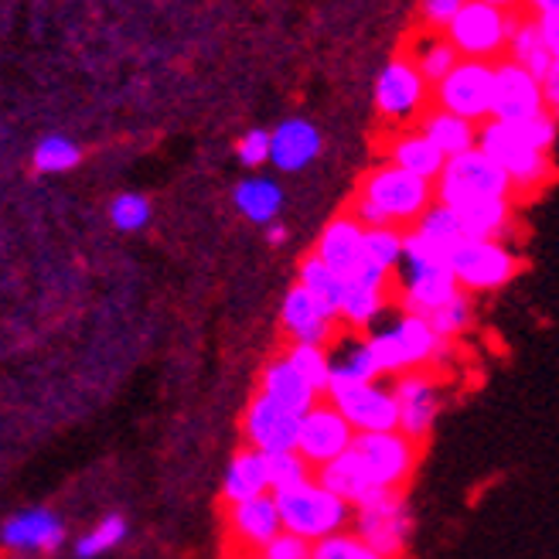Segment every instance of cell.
Wrapping results in <instances>:
<instances>
[{"label":"cell","instance_id":"obj_1","mask_svg":"<svg viewBox=\"0 0 559 559\" xmlns=\"http://www.w3.org/2000/svg\"><path fill=\"white\" fill-rule=\"evenodd\" d=\"M433 185L419 181L400 167L379 160L358 181L352 205L345 209L361 229H403L409 233L419 215L433 205Z\"/></svg>","mask_w":559,"mask_h":559},{"label":"cell","instance_id":"obj_2","mask_svg":"<svg viewBox=\"0 0 559 559\" xmlns=\"http://www.w3.org/2000/svg\"><path fill=\"white\" fill-rule=\"evenodd\" d=\"M366 342L376 358L379 379H385V382H393L406 372L433 369L437 361H443L447 348H451L447 342L437 338L427 318L406 314L396 304L389 307V314L372 331H366Z\"/></svg>","mask_w":559,"mask_h":559},{"label":"cell","instance_id":"obj_3","mask_svg":"<svg viewBox=\"0 0 559 559\" xmlns=\"http://www.w3.org/2000/svg\"><path fill=\"white\" fill-rule=\"evenodd\" d=\"M461 290L454 284V273L447 257L433 253L430 246H424L416 236L406 233L403 260L393 273V304L406 314L430 318L437 307L447 300H454Z\"/></svg>","mask_w":559,"mask_h":559},{"label":"cell","instance_id":"obj_4","mask_svg":"<svg viewBox=\"0 0 559 559\" xmlns=\"http://www.w3.org/2000/svg\"><path fill=\"white\" fill-rule=\"evenodd\" d=\"M478 151L501 167V175L509 178L512 191H515V202H525L539 194L552 178H556V167L549 154H539L525 144V140L515 133V127L506 123H481L478 127Z\"/></svg>","mask_w":559,"mask_h":559},{"label":"cell","instance_id":"obj_5","mask_svg":"<svg viewBox=\"0 0 559 559\" xmlns=\"http://www.w3.org/2000/svg\"><path fill=\"white\" fill-rule=\"evenodd\" d=\"M515 14L519 11L495 4V0H467V4H461L457 17L447 24L443 38L451 41V48L461 59L501 62L506 59V41L512 35Z\"/></svg>","mask_w":559,"mask_h":559},{"label":"cell","instance_id":"obj_6","mask_svg":"<svg viewBox=\"0 0 559 559\" xmlns=\"http://www.w3.org/2000/svg\"><path fill=\"white\" fill-rule=\"evenodd\" d=\"M273 498H276L280 522H284V533L311 543V546L352 528V506H345L342 498H334L314 478L294 491L273 495Z\"/></svg>","mask_w":559,"mask_h":559},{"label":"cell","instance_id":"obj_7","mask_svg":"<svg viewBox=\"0 0 559 559\" xmlns=\"http://www.w3.org/2000/svg\"><path fill=\"white\" fill-rule=\"evenodd\" d=\"M433 199L443 209H461L471 202H488V199H509L515 202V191L509 178L501 175V167H495L478 147L451 157L443 164L440 178L433 181Z\"/></svg>","mask_w":559,"mask_h":559},{"label":"cell","instance_id":"obj_8","mask_svg":"<svg viewBox=\"0 0 559 559\" xmlns=\"http://www.w3.org/2000/svg\"><path fill=\"white\" fill-rule=\"evenodd\" d=\"M355 539L366 543L372 552L385 559H400L413 536V515L403 491H376L361 506L352 509V528Z\"/></svg>","mask_w":559,"mask_h":559},{"label":"cell","instance_id":"obj_9","mask_svg":"<svg viewBox=\"0 0 559 559\" xmlns=\"http://www.w3.org/2000/svg\"><path fill=\"white\" fill-rule=\"evenodd\" d=\"M451 273L461 294H495L509 287L522 273V257L509 242H491V239H464L451 257Z\"/></svg>","mask_w":559,"mask_h":559},{"label":"cell","instance_id":"obj_10","mask_svg":"<svg viewBox=\"0 0 559 559\" xmlns=\"http://www.w3.org/2000/svg\"><path fill=\"white\" fill-rule=\"evenodd\" d=\"M491 96H495V62L461 59L430 90V106L481 127L491 120Z\"/></svg>","mask_w":559,"mask_h":559},{"label":"cell","instance_id":"obj_11","mask_svg":"<svg viewBox=\"0 0 559 559\" xmlns=\"http://www.w3.org/2000/svg\"><path fill=\"white\" fill-rule=\"evenodd\" d=\"M430 109V86L427 79L416 72V66L400 51L389 59L385 69L376 79V114L389 130L416 127V120Z\"/></svg>","mask_w":559,"mask_h":559},{"label":"cell","instance_id":"obj_12","mask_svg":"<svg viewBox=\"0 0 559 559\" xmlns=\"http://www.w3.org/2000/svg\"><path fill=\"white\" fill-rule=\"evenodd\" d=\"M334 409L342 413L345 424L355 430V437L361 433H389V430H400V409H396V396H393V385L385 379L376 382H352L342 385L334 382L324 396Z\"/></svg>","mask_w":559,"mask_h":559},{"label":"cell","instance_id":"obj_13","mask_svg":"<svg viewBox=\"0 0 559 559\" xmlns=\"http://www.w3.org/2000/svg\"><path fill=\"white\" fill-rule=\"evenodd\" d=\"M352 451L361 461V467H366L376 491H403L419 464V443H413L400 430L361 433L355 437Z\"/></svg>","mask_w":559,"mask_h":559},{"label":"cell","instance_id":"obj_14","mask_svg":"<svg viewBox=\"0 0 559 559\" xmlns=\"http://www.w3.org/2000/svg\"><path fill=\"white\" fill-rule=\"evenodd\" d=\"M549 114L546 90L536 75H528L522 66L512 62H495V96H491V120L519 127Z\"/></svg>","mask_w":559,"mask_h":559},{"label":"cell","instance_id":"obj_15","mask_svg":"<svg viewBox=\"0 0 559 559\" xmlns=\"http://www.w3.org/2000/svg\"><path fill=\"white\" fill-rule=\"evenodd\" d=\"M355 430L342 419V413L334 409L328 400H318L311 409L300 416V430H297V447L294 451L311 464V471L338 461L342 454L352 451Z\"/></svg>","mask_w":559,"mask_h":559},{"label":"cell","instance_id":"obj_16","mask_svg":"<svg viewBox=\"0 0 559 559\" xmlns=\"http://www.w3.org/2000/svg\"><path fill=\"white\" fill-rule=\"evenodd\" d=\"M300 413L273 403L270 396L257 393L242 413V447L257 454H284L297 447Z\"/></svg>","mask_w":559,"mask_h":559},{"label":"cell","instance_id":"obj_17","mask_svg":"<svg viewBox=\"0 0 559 559\" xmlns=\"http://www.w3.org/2000/svg\"><path fill=\"white\" fill-rule=\"evenodd\" d=\"M389 385H393L396 409H400V433L409 437L413 443H424L440 416V382L433 369L406 372Z\"/></svg>","mask_w":559,"mask_h":559},{"label":"cell","instance_id":"obj_18","mask_svg":"<svg viewBox=\"0 0 559 559\" xmlns=\"http://www.w3.org/2000/svg\"><path fill=\"white\" fill-rule=\"evenodd\" d=\"M226 528L236 549H242V556H260L280 533H284V522H280V512H276V498L260 495V498L239 501V506H226Z\"/></svg>","mask_w":559,"mask_h":559},{"label":"cell","instance_id":"obj_19","mask_svg":"<svg viewBox=\"0 0 559 559\" xmlns=\"http://www.w3.org/2000/svg\"><path fill=\"white\" fill-rule=\"evenodd\" d=\"M311 257L348 284V280L366 266V229H361L348 212H338L321 229Z\"/></svg>","mask_w":559,"mask_h":559},{"label":"cell","instance_id":"obj_20","mask_svg":"<svg viewBox=\"0 0 559 559\" xmlns=\"http://www.w3.org/2000/svg\"><path fill=\"white\" fill-rule=\"evenodd\" d=\"M382 160L400 167V171H406L413 178H419V181H427V185H433L440 178L443 164H447L440 157V151L416 127L389 130V136L382 140Z\"/></svg>","mask_w":559,"mask_h":559},{"label":"cell","instance_id":"obj_21","mask_svg":"<svg viewBox=\"0 0 559 559\" xmlns=\"http://www.w3.org/2000/svg\"><path fill=\"white\" fill-rule=\"evenodd\" d=\"M280 328L287 334V345H321L324 348L334 334H338V321H331L297 284L287 290L284 307H280Z\"/></svg>","mask_w":559,"mask_h":559},{"label":"cell","instance_id":"obj_22","mask_svg":"<svg viewBox=\"0 0 559 559\" xmlns=\"http://www.w3.org/2000/svg\"><path fill=\"white\" fill-rule=\"evenodd\" d=\"M321 147H324L321 130L311 120L290 117L270 133V164L276 171L294 175V171H304L311 160H318Z\"/></svg>","mask_w":559,"mask_h":559},{"label":"cell","instance_id":"obj_23","mask_svg":"<svg viewBox=\"0 0 559 559\" xmlns=\"http://www.w3.org/2000/svg\"><path fill=\"white\" fill-rule=\"evenodd\" d=\"M62 539H66V525L48 509H24L11 515L4 528H0V543L14 552H51L62 546Z\"/></svg>","mask_w":559,"mask_h":559},{"label":"cell","instance_id":"obj_24","mask_svg":"<svg viewBox=\"0 0 559 559\" xmlns=\"http://www.w3.org/2000/svg\"><path fill=\"white\" fill-rule=\"evenodd\" d=\"M324 348H328V361H331V385L334 382L352 385V382H376L379 379V369H376V358L369 352L366 334L338 328V334H334Z\"/></svg>","mask_w":559,"mask_h":559},{"label":"cell","instance_id":"obj_25","mask_svg":"<svg viewBox=\"0 0 559 559\" xmlns=\"http://www.w3.org/2000/svg\"><path fill=\"white\" fill-rule=\"evenodd\" d=\"M506 62L522 66L528 75H536L539 82H546V75L552 72V55L543 41V32L533 17V11H519L512 35L506 41Z\"/></svg>","mask_w":559,"mask_h":559},{"label":"cell","instance_id":"obj_26","mask_svg":"<svg viewBox=\"0 0 559 559\" xmlns=\"http://www.w3.org/2000/svg\"><path fill=\"white\" fill-rule=\"evenodd\" d=\"M464 239H491L506 242V236L515 229V202L509 199H488V202H471L461 209H451Z\"/></svg>","mask_w":559,"mask_h":559},{"label":"cell","instance_id":"obj_27","mask_svg":"<svg viewBox=\"0 0 559 559\" xmlns=\"http://www.w3.org/2000/svg\"><path fill=\"white\" fill-rule=\"evenodd\" d=\"M260 393L270 396V400L280 403V406H287V409L300 413V416L321 400V396L314 393V389L294 372V366H290V361H287L284 355L270 358L266 366H263V372H260Z\"/></svg>","mask_w":559,"mask_h":559},{"label":"cell","instance_id":"obj_28","mask_svg":"<svg viewBox=\"0 0 559 559\" xmlns=\"http://www.w3.org/2000/svg\"><path fill=\"white\" fill-rule=\"evenodd\" d=\"M416 130L440 151L443 160L461 157V154L478 147V127L467 123V120H457L451 114H443V109H433V106L416 120Z\"/></svg>","mask_w":559,"mask_h":559},{"label":"cell","instance_id":"obj_29","mask_svg":"<svg viewBox=\"0 0 559 559\" xmlns=\"http://www.w3.org/2000/svg\"><path fill=\"white\" fill-rule=\"evenodd\" d=\"M314 481L321 485V488H328L334 498H342L345 506H361L369 495H376V488H372V481H369V474H366V467H361V461L355 457V451H348V454H342L338 461H331V464H324V467H318L314 471Z\"/></svg>","mask_w":559,"mask_h":559},{"label":"cell","instance_id":"obj_30","mask_svg":"<svg viewBox=\"0 0 559 559\" xmlns=\"http://www.w3.org/2000/svg\"><path fill=\"white\" fill-rule=\"evenodd\" d=\"M260 495H270L263 454L242 447V451L233 454V461L226 467V478H222V498H226V506H239V501L260 498Z\"/></svg>","mask_w":559,"mask_h":559},{"label":"cell","instance_id":"obj_31","mask_svg":"<svg viewBox=\"0 0 559 559\" xmlns=\"http://www.w3.org/2000/svg\"><path fill=\"white\" fill-rule=\"evenodd\" d=\"M403 55L416 66V72L427 79L430 90L461 62V55L451 48V41H447L440 32H419V35H413L409 45L403 48Z\"/></svg>","mask_w":559,"mask_h":559},{"label":"cell","instance_id":"obj_32","mask_svg":"<svg viewBox=\"0 0 559 559\" xmlns=\"http://www.w3.org/2000/svg\"><path fill=\"white\" fill-rule=\"evenodd\" d=\"M233 202L242 218L257 222V226H270V222H276L280 209H284V191H280L273 178L257 175V178H242L236 185Z\"/></svg>","mask_w":559,"mask_h":559},{"label":"cell","instance_id":"obj_33","mask_svg":"<svg viewBox=\"0 0 559 559\" xmlns=\"http://www.w3.org/2000/svg\"><path fill=\"white\" fill-rule=\"evenodd\" d=\"M297 287L311 297L331 321H338V307H342V297H345V280L342 276H334L324 263H318L314 257H307L297 266Z\"/></svg>","mask_w":559,"mask_h":559},{"label":"cell","instance_id":"obj_34","mask_svg":"<svg viewBox=\"0 0 559 559\" xmlns=\"http://www.w3.org/2000/svg\"><path fill=\"white\" fill-rule=\"evenodd\" d=\"M409 236H416L424 246H430L433 253H440V257H451L454 249L464 242V233H461V226H457V218H454V212L451 209H443V205H430L424 215H419V222L409 229Z\"/></svg>","mask_w":559,"mask_h":559},{"label":"cell","instance_id":"obj_35","mask_svg":"<svg viewBox=\"0 0 559 559\" xmlns=\"http://www.w3.org/2000/svg\"><path fill=\"white\" fill-rule=\"evenodd\" d=\"M284 355L290 366H294V372L314 389V393L324 400L328 396V389H331V361H328V348H321V345H287Z\"/></svg>","mask_w":559,"mask_h":559},{"label":"cell","instance_id":"obj_36","mask_svg":"<svg viewBox=\"0 0 559 559\" xmlns=\"http://www.w3.org/2000/svg\"><path fill=\"white\" fill-rule=\"evenodd\" d=\"M266 481H270V495H284L294 491L300 485H307L314 478L311 464H307L297 451H284V454H266Z\"/></svg>","mask_w":559,"mask_h":559},{"label":"cell","instance_id":"obj_37","mask_svg":"<svg viewBox=\"0 0 559 559\" xmlns=\"http://www.w3.org/2000/svg\"><path fill=\"white\" fill-rule=\"evenodd\" d=\"M528 11H533L539 32H543V41H546V48L552 55V72L543 82L546 99L552 106L559 99V0H539V4H533Z\"/></svg>","mask_w":559,"mask_h":559},{"label":"cell","instance_id":"obj_38","mask_svg":"<svg viewBox=\"0 0 559 559\" xmlns=\"http://www.w3.org/2000/svg\"><path fill=\"white\" fill-rule=\"evenodd\" d=\"M32 160H35V171H41V175H66L82 164V147L69 136H45L35 147Z\"/></svg>","mask_w":559,"mask_h":559},{"label":"cell","instance_id":"obj_39","mask_svg":"<svg viewBox=\"0 0 559 559\" xmlns=\"http://www.w3.org/2000/svg\"><path fill=\"white\" fill-rule=\"evenodd\" d=\"M471 321H474V304H471V297L467 294H457L454 300H447L443 307H437V311L427 318V324L433 328V334L440 342H457L461 334L471 328Z\"/></svg>","mask_w":559,"mask_h":559},{"label":"cell","instance_id":"obj_40","mask_svg":"<svg viewBox=\"0 0 559 559\" xmlns=\"http://www.w3.org/2000/svg\"><path fill=\"white\" fill-rule=\"evenodd\" d=\"M406 233L403 229H366V260L393 276L403 260Z\"/></svg>","mask_w":559,"mask_h":559},{"label":"cell","instance_id":"obj_41","mask_svg":"<svg viewBox=\"0 0 559 559\" xmlns=\"http://www.w3.org/2000/svg\"><path fill=\"white\" fill-rule=\"evenodd\" d=\"M127 539V522L120 515H106L103 522H96L86 536L75 543V556L79 559H96L109 549H117Z\"/></svg>","mask_w":559,"mask_h":559},{"label":"cell","instance_id":"obj_42","mask_svg":"<svg viewBox=\"0 0 559 559\" xmlns=\"http://www.w3.org/2000/svg\"><path fill=\"white\" fill-rule=\"evenodd\" d=\"M109 218H114V226L123 229V233H136L144 229L151 222V202L144 194H120V199L109 205Z\"/></svg>","mask_w":559,"mask_h":559},{"label":"cell","instance_id":"obj_43","mask_svg":"<svg viewBox=\"0 0 559 559\" xmlns=\"http://www.w3.org/2000/svg\"><path fill=\"white\" fill-rule=\"evenodd\" d=\"M311 559H385L379 552H372L361 539H355L352 533H338L331 539H321L311 546Z\"/></svg>","mask_w":559,"mask_h":559},{"label":"cell","instance_id":"obj_44","mask_svg":"<svg viewBox=\"0 0 559 559\" xmlns=\"http://www.w3.org/2000/svg\"><path fill=\"white\" fill-rule=\"evenodd\" d=\"M515 133L525 140L528 147L533 151H539V154H549L552 147H556V133H559V123L549 117V114H543V117H536V120H528V123H519L515 127Z\"/></svg>","mask_w":559,"mask_h":559},{"label":"cell","instance_id":"obj_45","mask_svg":"<svg viewBox=\"0 0 559 559\" xmlns=\"http://www.w3.org/2000/svg\"><path fill=\"white\" fill-rule=\"evenodd\" d=\"M236 154H239V160L246 167H263V164H270V133L266 130H246L239 136Z\"/></svg>","mask_w":559,"mask_h":559},{"label":"cell","instance_id":"obj_46","mask_svg":"<svg viewBox=\"0 0 559 559\" xmlns=\"http://www.w3.org/2000/svg\"><path fill=\"white\" fill-rule=\"evenodd\" d=\"M464 0H427V4H419V21L427 24V32H447V24L457 17Z\"/></svg>","mask_w":559,"mask_h":559},{"label":"cell","instance_id":"obj_47","mask_svg":"<svg viewBox=\"0 0 559 559\" xmlns=\"http://www.w3.org/2000/svg\"><path fill=\"white\" fill-rule=\"evenodd\" d=\"M260 556L263 559H311V543H304L290 533H280Z\"/></svg>","mask_w":559,"mask_h":559},{"label":"cell","instance_id":"obj_48","mask_svg":"<svg viewBox=\"0 0 559 559\" xmlns=\"http://www.w3.org/2000/svg\"><path fill=\"white\" fill-rule=\"evenodd\" d=\"M266 242L270 246L287 242V226H280V222H270V226H266Z\"/></svg>","mask_w":559,"mask_h":559},{"label":"cell","instance_id":"obj_49","mask_svg":"<svg viewBox=\"0 0 559 559\" xmlns=\"http://www.w3.org/2000/svg\"><path fill=\"white\" fill-rule=\"evenodd\" d=\"M549 117H552V120H556V123H559V99H556V103H552V106H549Z\"/></svg>","mask_w":559,"mask_h":559},{"label":"cell","instance_id":"obj_50","mask_svg":"<svg viewBox=\"0 0 559 559\" xmlns=\"http://www.w3.org/2000/svg\"><path fill=\"white\" fill-rule=\"evenodd\" d=\"M246 559H263V556H246Z\"/></svg>","mask_w":559,"mask_h":559}]
</instances>
